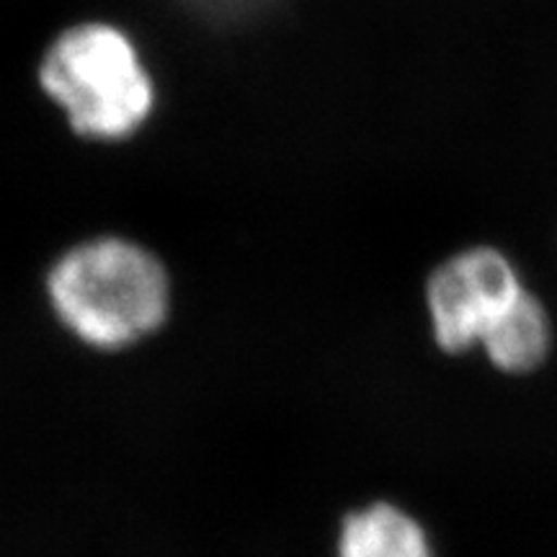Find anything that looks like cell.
Listing matches in <instances>:
<instances>
[{"label": "cell", "mask_w": 557, "mask_h": 557, "mask_svg": "<svg viewBox=\"0 0 557 557\" xmlns=\"http://www.w3.org/2000/svg\"><path fill=\"white\" fill-rule=\"evenodd\" d=\"M47 299L78 344L116 354L163 329L171 315V282L148 248L96 238L60 256L47 274Z\"/></svg>", "instance_id": "1"}, {"label": "cell", "mask_w": 557, "mask_h": 557, "mask_svg": "<svg viewBox=\"0 0 557 557\" xmlns=\"http://www.w3.org/2000/svg\"><path fill=\"white\" fill-rule=\"evenodd\" d=\"M41 88L83 137L124 139L150 116L152 81L127 34L78 24L54 39L39 67Z\"/></svg>", "instance_id": "2"}, {"label": "cell", "mask_w": 557, "mask_h": 557, "mask_svg": "<svg viewBox=\"0 0 557 557\" xmlns=\"http://www.w3.org/2000/svg\"><path fill=\"white\" fill-rule=\"evenodd\" d=\"M532 297L519 269L496 248H465L431 271L426 310L442 351H485Z\"/></svg>", "instance_id": "3"}, {"label": "cell", "mask_w": 557, "mask_h": 557, "mask_svg": "<svg viewBox=\"0 0 557 557\" xmlns=\"http://www.w3.org/2000/svg\"><path fill=\"white\" fill-rule=\"evenodd\" d=\"M336 557H434V545L413 513L374 500L341 519Z\"/></svg>", "instance_id": "4"}, {"label": "cell", "mask_w": 557, "mask_h": 557, "mask_svg": "<svg viewBox=\"0 0 557 557\" xmlns=\"http://www.w3.org/2000/svg\"><path fill=\"white\" fill-rule=\"evenodd\" d=\"M178 3L197 21L230 29V26L248 24V21L263 16L276 0H178Z\"/></svg>", "instance_id": "5"}]
</instances>
